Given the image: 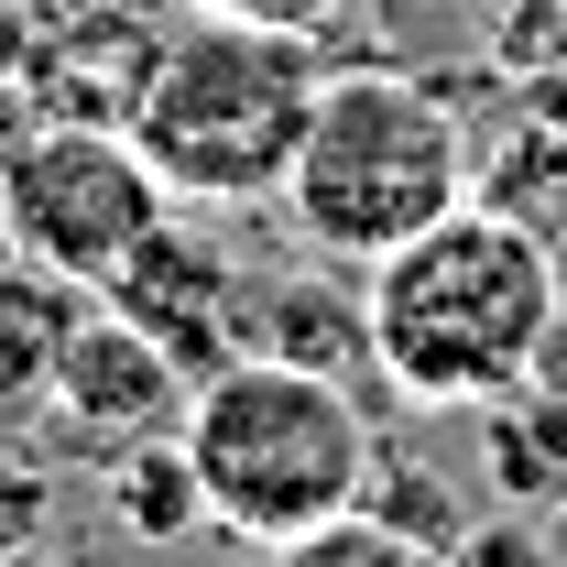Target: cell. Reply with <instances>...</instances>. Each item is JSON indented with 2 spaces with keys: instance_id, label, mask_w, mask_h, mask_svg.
I'll return each instance as SVG.
<instances>
[{
  "instance_id": "1",
  "label": "cell",
  "mask_w": 567,
  "mask_h": 567,
  "mask_svg": "<svg viewBox=\"0 0 567 567\" xmlns=\"http://www.w3.org/2000/svg\"><path fill=\"white\" fill-rule=\"evenodd\" d=\"M360 306H371V360H382V382L404 404H425V415H492L502 393H524V371L557 350L567 262L524 218L458 197L436 229L393 240L371 262Z\"/></svg>"
},
{
  "instance_id": "2",
  "label": "cell",
  "mask_w": 567,
  "mask_h": 567,
  "mask_svg": "<svg viewBox=\"0 0 567 567\" xmlns=\"http://www.w3.org/2000/svg\"><path fill=\"white\" fill-rule=\"evenodd\" d=\"M175 436L208 481V524L262 557H295L317 524L371 502V470H382V436L350 382L274 350H229L218 371H197Z\"/></svg>"
},
{
  "instance_id": "3",
  "label": "cell",
  "mask_w": 567,
  "mask_h": 567,
  "mask_svg": "<svg viewBox=\"0 0 567 567\" xmlns=\"http://www.w3.org/2000/svg\"><path fill=\"white\" fill-rule=\"evenodd\" d=\"M317 87H328V33L197 11V22H175L153 44L121 121L153 153V175L175 186V208H262L295 175Z\"/></svg>"
},
{
  "instance_id": "4",
  "label": "cell",
  "mask_w": 567,
  "mask_h": 567,
  "mask_svg": "<svg viewBox=\"0 0 567 567\" xmlns=\"http://www.w3.org/2000/svg\"><path fill=\"white\" fill-rule=\"evenodd\" d=\"M470 197V142L458 110L404 66H328L317 121L295 142L284 218L306 229L317 262H382L393 240H415Z\"/></svg>"
},
{
  "instance_id": "5",
  "label": "cell",
  "mask_w": 567,
  "mask_h": 567,
  "mask_svg": "<svg viewBox=\"0 0 567 567\" xmlns=\"http://www.w3.org/2000/svg\"><path fill=\"white\" fill-rule=\"evenodd\" d=\"M0 208H11V251L44 262L66 284H99L132 262V240L175 208V186L153 175V153L132 142V121H33L0 153Z\"/></svg>"
},
{
  "instance_id": "6",
  "label": "cell",
  "mask_w": 567,
  "mask_h": 567,
  "mask_svg": "<svg viewBox=\"0 0 567 567\" xmlns=\"http://www.w3.org/2000/svg\"><path fill=\"white\" fill-rule=\"evenodd\" d=\"M186 393H197V371L164 350L142 317H121L110 295H87L76 328H66V360H55L44 415L66 425L76 447H132V436H164V425L186 415Z\"/></svg>"
},
{
  "instance_id": "7",
  "label": "cell",
  "mask_w": 567,
  "mask_h": 567,
  "mask_svg": "<svg viewBox=\"0 0 567 567\" xmlns=\"http://www.w3.org/2000/svg\"><path fill=\"white\" fill-rule=\"evenodd\" d=\"M121 317H142L164 350L186 360V371H218V360L240 350V306H251V274L229 262V240L197 229L186 208H164L153 229L132 240V262L99 284Z\"/></svg>"
},
{
  "instance_id": "8",
  "label": "cell",
  "mask_w": 567,
  "mask_h": 567,
  "mask_svg": "<svg viewBox=\"0 0 567 567\" xmlns=\"http://www.w3.org/2000/svg\"><path fill=\"white\" fill-rule=\"evenodd\" d=\"M240 350L306 360V371H339V382H360V371L382 382V360H371V306H360L339 274H274V284H251Z\"/></svg>"
},
{
  "instance_id": "9",
  "label": "cell",
  "mask_w": 567,
  "mask_h": 567,
  "mask_svg": "<svg viewBox=\"0 0 567 567\" xmlns=\"http://www.w3.org/2000/svg\"><path fill=\"white\" fill-rule=\"evenodd\" d=\"M87 306V284L44 274V262H0V415H33L55 393V360H66V328Z\"/></svg>"
},
{
  "instance_id": "10",
  "label": "cell",
  "mask_w": 567,
  "mask_h": 567,
  "mask_svg": "<svg viewBox=\"0 0 567 567\" xmlns=\"http://www.w3.org/2000/svg\"><path fill=\"white\" fill-rule=\"evenodd\" d=\"M110 524L132 535V546H175V535H218L208 524V481H197V458H186V436L164 425V436H132V447H110Z\"/></svg>"
},
{
  "instance_id": "11",
  "label": "cell",
  "mask_w": 567,
  "mask_h": 567,
  "mask_svg": "<svg viewBox=\"0 0 567 567\" xmlns=\"http://www.w3.org/2000/svg\"><path fill=\"white\" fill-rule=\"evenodd\" d=\"M470 197H481V208H502V218H524V229L567 262V121H546V110H535L524 132L502 142V164L470 186Z\"/></svg>"
},
{
  "instance_id": "12",
  "label": "cell",
  "mask_w": 567,
  "mask_h": 567,
  "mask_svg": "<svg viewBox=\"0 0 567 567\" xmlns=\"http://www.w3.org/2000/svg\"><path fill=\"white\" fill-rule=\"evenodd\" d=\"M371 513H382L415 557H470V535H481V524L458 513V492H447L436 470H415V458H382V470H371Z\"/></svg>"
},
{
  "instance_id": "13",
  "label": "cell",
  "mask_w": 567,
  "mask_h": 567,
  "mask_svg": "<svg viewBox=\"0 0 567 567\" xmlns=\"http://www.w3.org/2000/svg\"><path fill=\"white\" fill-rule=\"evenodd\" d=\"M44 535H55V470L22 458V447H0V567H22Z\"/></svg>"
},
{
  "instance_id": "14",
  "label": "cell",
  "mask_w": 567,
  "mask_h": 567,
  "mask_svg": "<svg viewBox=\"0 0 567 567\" xmlns=\"http://www.w3.org/2000/svg\"><path fill=\"white\" fill-rule=\"evenodd\" d=\"M481 22H492V55L513 76H535L567 44V0H481Z\"/></svg>"
},
{
  "instance_id": "15",
  "label": "cell",
  "mask_w": 567,
  "mask_h": 567,
  "mask_svg": "<svg viewBox=\"0 0 567 567\" xmlns=\"http://www.w3.org/2000/svg\"><path fill=\"white\" fill-rule=\"evenodd\" d=\"M197 11H240V22H284V33H328L350 0H197Z\"/></svg>"
},
{
  "instance_id": "16",
  "label": "cell",
  "mask_w": 567,
  "mask_h": 567,
  "mask_svg": "<svg viewBox=\"0 0 567 567\" xmlns=\"http://www.w3.org/2000/svg\"><path fill=\"white\" fill-rule=\"evenodd\" d=\"M535 110H546V121H567V44L535 66Z\"/></svg>"
},
{
  "instance_id": "17",
  "label": "cell",
  "mask_w": 567,
  "mask_h": 567,
  "mask_svg": "<svg viewBox=\"0 0 567 567\" xmlns=\"http://www.w3.org/2000/svg\"><path fill=\"white\" fill-rule=\"evenodd\" d=\"M0 262H11V208H0Z\"/></svg>"
}]
</instances>
